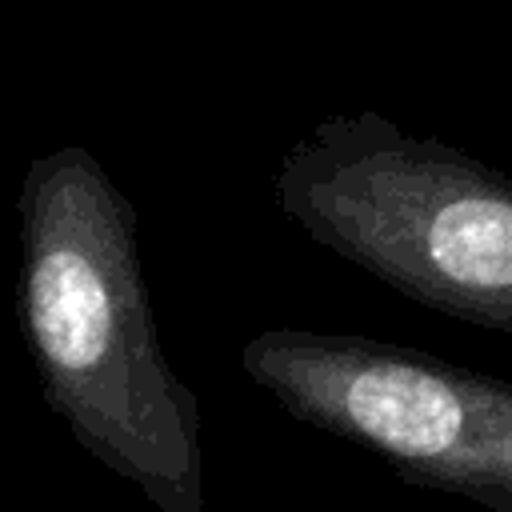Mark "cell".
Returning <instances> with one entry per match:
<instances>
[{"label":"cell","instance_id":"cell-1","mask_svg":"<svg viewBox=\"0 0 512 512\" xmlns=\"http://www.w3.org/2000/svg\"><path fill=\"white\" fill-rule=\"evenodd\" d=\"M20 320L52 412L160 512H204L200 404L160 348L136 208L80 144L20 184Z\"/></svg>","mask_w":512,"mask_h":512},{"label":"cell","instance_id":"cell-2","mask_svg":"<svg viewBox=\"0 0 512 512\" xmlns=\"http://www.w3.org/2000/svg\"><path fill=\"white\" fill-rule=\"evenodd\" d=\"M276 200L320 248L408 300L512 336V176L376 108L292 140Z\"/></svg>","mask_w":512,"mask_h":512},{"label":"cell","instance_id":"cell-3","mask_svg":"<svg viewBox=\"0 0 512 512\" xmlns=\"http://www.w3.org/2000/svg\"><path fill=\"white\" fill-rule=\"evenodd\" d=\"M240 368L300 424L380 456L400 480L512 512V384L432 352L312 328H268Z\"/></svg>","mask_w":512,"mask_h":512}]
</instances>
